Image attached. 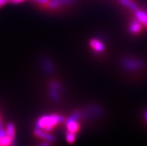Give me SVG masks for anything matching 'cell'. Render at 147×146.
Instances as JSON below:
<instances>
[{"label":"cell","mask_w":147,"mask_h":146,"mask_svg":"<svg viewBox=\"0 0 147 146\" xmlns=\"http://www.w3.org/2000/svg\"><path fill=\"white\" fill-rule=\"evenodd\" d=\"M125 66L127 68L131 69H136L138 68H141L144 66L143 61L139 60H129L125 61Z\"/></svg>","instance_id":"4"},{"label":"cell","mask_w":147,"mask_h":146,"mask_svg":"<svg viewBox=\"0 0 147 146\" xmlns=\"http://www.w3.org/2000/svg\"><path fill=\"white\" fill-rule=\"evenodd\" d=\"M2 128V124H1V121H0V128Z\"/></svg>","instance_id":"17"},{"label":"cell","mask_w":147,"mask_h":146,"mask_svg":"<svg viewBox=\"0 0 147 146\" xmlns=\"http://www.w3.org/2000/svg\"><path fill=\"white\" fill-rule=\"evenodd\" d=\"M79 115L78 113H75L67 121L66 126H67L68 132L76 133L79 129V124H78L77 119H78Z\"/></svg>","instance_id":"2"},{"label":"cell","mask_w":147,"mask_h":146,"mask_svg":"<svg viewBox=\"0 0 147 146\" xmlns=\"http://www.w3.org/2000/svg\"><path fill=\"white\" fill-rule=\"evenodd\" d=\"M13 141H14V139H11V137H9L7 135H6L5 133V135L4 136L2 139H0V145H10L12 144V142H13Z\"/></svg>","instance_id":"11"},{"label":"cell","mask_w":147,"mask_h":146,"mask_svg":"<svg viewBox=\"0 0 147 146\" xmlns=\"http://www.w3.org/2000/svg\"><path fill=\"white\" fill-rule=\"evenodd\" d=\"M66 139L69 143H74L76 140V133H71V132H68L66 136Z\"/></svg>","instance_id":"12"},{"label":"cell","mask_w":147,"mask_h":146,"mask_svg":"<svg viewBox=\"0 0 147 146\" xmlns=\"http://www.w3.org/2000/svg\"><path fill=\"white\" fill-rule=\"evenodd\" d=\"M145 117H146V120H147V110H146V113H145Z\"/></svg>","instance_id":"16"},{"label":"cell","mask_w":147,"mask_h":146,"mask_svg":"<svg viewBox=\"0 0 147 146\" xmlns=\"http://www.w3.org/2000/svg\"><path fill=\"white\" fill-rule=\"evenodd\" d=\"M34 133H35V135L37 137H38L40 139H43L44 141H47L48 143L55 140V137L51 135V134H49V133H47V131L39 129V128H36L34 130Z\"/></svg>","instance_id":"3"},{"label":"cell","mask_w":147,"mask_h":146,"mask_svg":"<svg viewBox=\"0 0 147 146\" xmlns=\"http://www.w3.org/2000/svg\"><path fill=\"white\" fill-rule=\"evenodd\" d=\"M136 18L138 21L147 26V13L138 9L135 11Z\"/></svg>","instance_id":"6"},{"label":"cell","mask_w":147,"mask_h":146,"mask_svg":"<svg viewBox=\"0 0 147 146\" xmlns=\"http://www.w3.org/2000/svg\"><path fill=\"white\" fill-rule=\"evenodd\" d=\"M141 29V26H140V22L136 20H134V22H131V24L130 26V32L133 34H135V33H138L139 32Z\"/></svg>","instance_id":"10"},{"label":"cell","mask_w":147,"mask_h":146,"mask_svg":"<svg viewBox=\"0 0 147 146\" xmlns=\"http://www.w3.org/2000/svg\"><path fill=\"white\" fill-rule=\"evenodd\" d=\"M11 2V0H0V7L3 6L5 4Z\"/></svg>","instance_id":"14"},{"label":"cell","mask_w":147,"mask_h":146,"mask_svg":"<svg viewBox=\"0 0 147 146\" xmlns=\"http://www.w3.org/2000/svg\"><path fill=\"white\" fill-rule=\"evenodd\" d=\"M90 45L91 48L96 52H103L105 48L103 43L97 39H92L90 41Z\"/></svg>","instance_id":"5"},{"label":"cell","mask_w":147,"mask_h":146,"mask_svg":"<svg viewBox=\"0 0 147 146\" xmlns=\"http://www.w3.org/2000/svg\"><path fill=\"white\" fill-rule=\"evenodd\" d=\"M35 2L38 4H40V5H48L49 2V0H33Z\"/></svg>","instance_id":"13"},{"label":"cell","mask_w":147,"mask_h":146,"mask_svg":"<svg viewBox=\"0 0 147 146\" xmlns=\"http://www.w3.org/2000/svg\"><path fill=\"white\" fill-rule=\"evenodd\" d=\"M119 2H120L122 5H123L125 7H129V9H131V11H136L137 10H138V6L134 2H131V0H119Z\"/></svg>","instance_id":"9"},{"label":"cell","mask_w":147,"mask_h":146,"mask_svg":"<svg viewBox=\"0 0 147 146\" xmlns=\"http://www.w3.org/2000/svg\"><path fill=\"white\" fill-rule=\"evenodd\" d=\"M64 121H65L64 118L63 116H60L58 115H46L41 116L37 120L36 128H39L47 132L50 131L59 122H63Z\"/></svg>","instance_id":"1"},{"label":"cell","mask_w":147,"mask_h":146,"mask_svg":"<svg viewBox=\"0 0 147 146\" xmlns=\"http://www.w3.org/2000/svg\"><path fill=\"white\" fill-rule=\"evenodd\" d=\"M15 133H16V131H15L14 125H13V124H11V123L7 124L5 129L6 135H7L9 137H11V139H14Z\"/></svg>","instance_id":"8"},{"label":"cell","mask_w":147,"mask_h":146,"mask_svg":"<svg viewBox=\"0 0 147 146\" xmlns=\"http://www.w3.org/2000/svg\"><path fill=\"white\" fill-rule=\"evenodd\" d=\"M26 0H11V2L13 4H20L21 2H24Z\"/></svg>","instance_id":"15"},{"label":"cell","mask_w":147,"mask_h":146,"mask_svg":"<svg viewBox=\"0 0 147 146\" xmlns=\"http://www.w3.org/2000/svg\"><path fill=\"white\" fill-rule=\"evenodd\" d=\"M73 0H49L48 6L51 8H55L66 3H69Z\"/></svg>","instance_id":"7"}]
</instances>
